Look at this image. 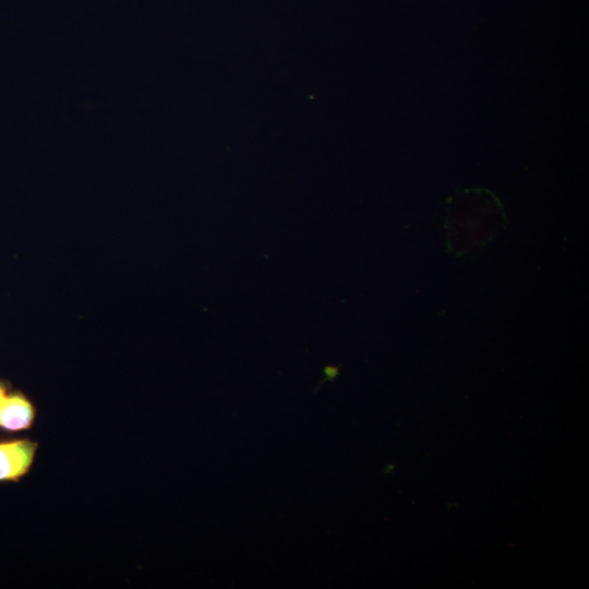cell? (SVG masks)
I'll return each mask as SVG.
<instances>
[{
  "label": "cell",
  "mask_w": 589,
  "mask_h": 589,
  "mask_svg": "<svg viewBox=\"0 0 589 589\" xmlns=\"http://www.w3.org/2000/svg\"><path fill=\"white\" fill-rule=\"evenodd\" d=\"M39 443L19 435L0 436V485L19 483L32 470Z\"/></svg>",
  "instance_id": "6da1fadb"
},
{
  "label": "cell",
  "mask_w": 589,
  "mask_h": 589,
  "mask_svg": "<svg viewBox=\"0 0 589 589\" xmlns=\"http://www.w3.org/2000/svg\"><path fill=\"white\" fill-rule=\"evenodd\" d=\"M37 418L34 400L23 389H11L0 404V434L19 435L33 429Z\"/></svg>",
  "instance_id": "7a4b0ae2"
},
{
  "label": "cell",
  "mask_w": 589,
  "mask_h": 589,
  "mask_svg": "<svg viewBox=\"0 0 589 589\" xmlns=\"http://www.w3.org/2000/svg\"><path fill=\"white\" fill-rule=\"evenodd\" d=\"M11 389V382L7 378L0 377V404Z\"/></svg>",
  "instance_id": "3957f363"
}]
</instances>
